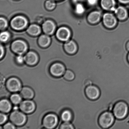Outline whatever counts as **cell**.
Segmentation results:
<instances>
[{
	"mask_svg": "<svg viewBox=\"0 0 129 129\" xmlns=\"http://www.w3.org/2000/svg\"><path fill=\"white\" fill-rule=\"evenodd\" d=\"M73 115L72 112L69 110H66L62 112L61 118L64 122H69L73 118Z\"/></svg>",
	"mask_w": 129,
	"mask_h": 129,
	"instance_id": "603a6c76",
	"label": "cell"
},
{
	"mask_svg": "<svg viewBox=\"0 0 129 129\" xmlns=\"http://www.w3.org/2000/svg\"><path fill=\"white\" fill-rule=\"evenodd\" d=\"M27 31L29 34L33 36H36L40 35L41 32V28L38 25L32 24L30 25Z\"/></svg>",
	"mask_w": 129,
	"mask_h": 129,
	"instance_id": "44dd1931",
	"label": "cell"
},
{
	"mask_svg": "<svg viewBox=\"0 0 129 129\" xmlns=\"http://www.w3.org/2000/svg\"><path fill=\"white\" fill-rule=\"evenodd\" d=\"M120 2L124 4L129 3V0H118Z\"/></svg>",
	"mask_w": 129,
	"mask_h": 129,
	"instance_id": "8d00e7d4",
	"label": "cell"
},
{
	"mask_svg": "<svg viewBox=\"0 0 129 129\" xmlns=\"http://www.w3.org/2000/svg\"><path fill=\"white\" fill-rule=\"evenodd\" d=\"M10 37V35L9 33L7 31H4L1 33L0 39L1 41L5 42L8 40Z\"/></svg>",
	"mask_w": 129,
	"mask_h": 129,
	"instance_id": "484cf974",
	"label": "cell"
},
{
	"mask_svg": "<svg viewBox=\"0 0 129 129\" xmlns=\"http://www.w3.org/2000/svg\"><path fill=\"white\" fill-rule=\"evenodd\" d=\"M73 1L74 2L76 3L78 2V1H80V0H73Z\"/></svg>",
	"mask_w": 129,
	"mask_h": 129,
	"instance_id": "f35d334b",
	"label": "cell"
},
{
	"mask_svg": "<svg viewBox=\"0 0 129 129\" xmlns=\"http://www.w3.org/2000/svg\"><path fill=\"white\" fill-rule=\"evenodd\" d=\"M24 61L28 65L34 66L38 61L39 58L37 54L33 51L28 52L24 56Z\"/></svg>",
	"mask_w": 129,
	"mask_h": 129,
	"instance_id": "7c38bea8",
	"label": "cell"
},
{
	"mask_svg": "<svg viewBox=\"0 0 129 129\" xmlns=\"http://www.w3.org/2000/svg\"><path fill=\"white\" fill-rule=\"evenodd\" d=\"M64 47L66 51L70 54H74L77 50L76 45L73 41L67 42L64 44Z\"/></svg>",
	"mask_w": 129,
	"mask_h": 129,
	"instance_id": "e0dca14e",
	"label": "cell"
},
{
	"mask_svg": "<svg viewBox=\"0 0 129 129\" xmlns=\"http://www.w3.org/2000/svg\"><path fill=\"white\" fill-rule=\"evenodd\" d=\"M127 60H128V61L129 63V54H128V56H127Z\"/></svg>",
	"mask_w": 129,
	"mask_h": 129,
	"instance_id": "ab89813d",
	"label": "cell"
},
{
	"mask_svg": "<svg viewBox=\"0 0 129 129\" xmlns=\"http://www.w3.org/2000/svg\"><path fill=\"white\" fill-rule=\"evenodd\" d=\"M16 62L19 64H22L24 61V57L22 56V55H19L16 58Z\"/></svg>",
	"mask_w": 129,
	"mask_h": 129,
	"instance_id": "1f68e13d",
	"label": "cell"
},
{
	"mask_svg": "<svg viewBox=\"0 0 129 129\" xmlns=\"http://www.w3.org/2000/svg\"><path fill=\"white\" fill-rule=\"evenodd\" d=\"M50 73L55 77H59L64 74L65 72V68L63 64L60 63H55L50 67Z\"/></svg>",
	"mask_w": 129,
	"mask_h": 129,
	"instance_id": "30bf717a",
	"label": "cell"
},
{
	"mask_svg": "<svg viewBox=\"0 0 129 129\" xmlns=\"http://www.w3.org/2000/svg\"><path fill=\"white\" fill-rule=\"evenodd\" d=\"M115 116L110 111H105L100 115L98 123L101 128L107 129L112 127L114 123Z\"/></svg>",
	"mask_w": 129,
	"mask_h": 129,
	"instance_id": "7a4b0ae2",
	"label": "cell"
},
{
	"mask_svg": "<svg viewBox=\"0 0 129 129\" xmlns=\"http://www.w3.org/2000/svg\"><path fill=\"white\" fill-rule=\"evenodd\" d=\"M101 4L104 9L114 11L115 2L114 0H102Z\"/></svg>",
	"mask_w": 129,
	"mask_h": 129,
	"instance_id": "2e32d148",
	"label": "cell"
},
{
	"mask_svg": "<svg viewBox=\"0 0 129 129\" xmlns=\"http://www.w3.org/2000/svg\"><path fill=\"white\" fill-rule=\"evenodd\" d=\"M115 13L120 20H124L127 16V12L126 9L121 6L115 9L114 10Z\"/></svg>",
	"mask_w": 129,
	"mask_h": 129,
	"instance_id": "ffe728a7",
	"label": "cell"
},
{
	"mask_svg": "<svg viewBox=\"0 0 129 129\" xmlns=\"http://www.w3.org/2000/svg\"><path fill=\"white\" fill-rule=\"evenodd\" d=\"M50 39L48 35H42L39 37L38 43L40 46L45 47L48 46L50 42Z\"/></svg>",
	"mask_w": 129,
	"mask_h": 129,
	"instance_id": "7402d4cb",
	"label": "cell"
},
{
	"mask_svg": "<svg viewBox=\"0 0 129 129\" xmlns=\"http://www.w3.org/2000/svg\"><path fill=\"white\" fill-rule=\"evenodd\" d=\"M27 19L21 16H15L11 20V27L16 30L23 29L27 26Z\"/></svg>",
	"mask_w": 129,
	"mask_h": 129,
	"instance_id": "5b68a950",
	"label": "cell"
},
{
	"mask_svg": "<svg viewBox=\"0 0 129 129\" xmlns=\"http://www.w3.org/2000/svg\"><path fill=\"white\" fill-rule=\"evenodd\" d=\"M45 6L48 10L54 9L56 6V4L53 0H47L45 2Z\"/></svg>",
	"mask_w": 129,
	"mask_h": 129,
	"instance_id": "4316f807",
	"label": "cell"
},
{
	"mask_svg": "<svg viewBox=\"0 0 129 129\" xmlns=\"http://www.w3.org/2000/svg\"><path fill=\"white\" fill-rule=\"evenodd\" d=\"M129 112V106L125 101H118L114 106L113 114L117 119L122 120L124 119L128 115Z\"/></svg>",
	"mask_w": 129,
	"mask_h": 129,
	"instance_id": "6da1fadb",
	"label": "cell"
},
{
	"mask_svg": "<svg viewBox=\"0 0 129 129\" xmlns=\"http://www.w3.org/2000/svg\"><path fill=\"white\" fill-rule=\"evenodd\" d=\"M19 108L23 113L29 114L35 111L36 106L33 101L27 100L23 101L20 103Z\"/></svg>",
	"mask_w": 129,
	"mask_h": 129,
	"instance_id": "9c48e42d",
	"label": "cell"
},
{
	"mask_svg": "<svg viewBox=\"0 0 129 129\" xmlns=\"http://www.w3.org/2000/svg\"><path fill=\"white\" fill-rule=\"evenodd\" d=\"M58 119L56 115L53 114H49L46 115L43 120V124L44 127L48 129H52L57 125Z\"/></svg>",
	"mask_w": 129,
	"mask_h": 129,
	"instance_id": "52a82bcc",
	"label": "cell"
},
{
	"mask_svg": "<svg viewBox=\"0 0 129 129\" xmlns=\"http://www.w3.org/2000/svg\"><path fill=\"white\" fill-rule=\"evenodd\" d=\"M101 15V13L99 11H93L88 15V21L91 23H96L99 21Z\"/></svg>",
	"mask_w": 129,
	"mask_h": 129,
	"instance_id": "d6986e66",
	"label": "cell"
},
{
	"mask_svg": "<svg viewBox=\"0 0 129 129\" xmlns=\"http://www.w3.org/2000/svg\"><path fill=\"white\" fill-rule=\"evenodd\" d=\"M20 95L22 98L26 100H30L34 97V92L31 88L24 87L21 90Z\"/></svg>",
	"mask_w": 129,
	"mask_h": 129,
	"instance_id": "9a60e30c",
	"label": "cell"
},
{
	"mask_svg": "<svg viewBox=\"0 0 129 129\" xmlns=\"http://www.w3.org/2000/svg\"><path fill=\"white\" fill-rule=\"evenodd\" d=\"M7 116L3 113H1L0 114V124L1 125L3 124L7 121Z\"/></svg>",
	"mask_w": 129,
	"mask_h": 129,
	"instance_id": "4dcf8cb0",
	"label": "cell"
},
{
	"mask_svg": "<svg viewBox=\"0 0 129 129\" xmlns=\"http://www.w3.org/2000/svg\"><path fill=\"white\" fill-rule=\"evenodd\" d=\"M8 22L7 20L4 18L1 17L0 19V29L1 30L5 29L7 27Z\"/></svg>",
	"mask_w": 129,
	"mask_h": 129,
	"instance_id": "83f0119b",
	"label": "cell"
},
{
	"mask_svg": "<svg viewBox=\"0 0 129 129\" xmlns=\"http://www.w3.org/2000/svg\"><path fill=\"white\" fill-rule=\"evenodd\" d=\"M60 128L61 129H74V126L69 122H64L61 125Z\"/></svg>",
	"mask_w": 129,
	"mask_h": 129,
	"instance_id": "f1b7e54d",
	"label": "cell"
},
{
	"mask_svg": "<svg viewBox=\"0 0 129 129\" xmlns=\"http://www.w3.org/2000/svg\"><path fill=\"white\" fill-rule=\"evenodd\" d=\"M85 93L87 98L92 101L97 100L101 95L100 89L94 85H91L86 87Z\"/></svg>",
	"mask_w": 129,
	"mask_h": 129,
	"instance_id": "3957f363",
	"label": "cell"
},
{
	"mask_svg": "<svg viewBox=\"0 0 129 129\" xmlns=\"http://www.w3.org/2000/svg\"><path fill=\"white\" fill-rule=\"evenodd\" d=\"M11 48L13 51L19 55H22L26 52L27 49V44L21 40H16L11 44Z\"/></svg>",
	"mask_w": 129,
	"mask_h": 129,
	"instance_id": "8992f818",
	"label": "cell"
},
{
	"mask_svg": "<svg viewBox=\"0 0 129 129\" xmlns=\"http://www.w3.org/2000/svg\"><path fill=\"white\" fill-rule=\"evenodd\" d=\"M55 25L54 22L50 20H47L43 24V31L45 34L48 35H52L55 31Z\"/></svg>",
	"mask_w": 129,
	"mask_h": 129,
	"instance_id": "5bb4252c",
	"label": "cell"
},
{
	"mask_svg": "<svg viewBox=\"0 0 129 129\" xmlns=\"http://www.w3.org/2000/svg\"><path fill=\"white\" fill-rule=\"evenodd\" d=\"M22 97L19 94L15 93L12 95L10 97V100L12 103L15 105H18L21 103Z\"/></svg>",
	"mask_w": 129,
	"mask_h": 129,
	"instance_id": "cb8c5ba5",
	"label": "cell"
},
{
	"mask_svg": "<svg viewBox=\"0 0 129 129\" xmlns=\"http://www.w3.org/2000/svg\"><path fill=\"white\" fill-rule=\"evenodd\" d=\"M10 119L13 124L17 126L23 125L26 120L25 115L22 112L17 110L11 113Z\"/></svg>",
	"mask_w": 129,
	"mask_h": 129,
	"instance_id": "277c9868",
	"label": "cell"
},
{
	"mask_svg": "<svg viewBox=\"0 0 129 129\" xmlns=\"http://www.w3.org/2000/svg\"><path fill=\"white\" fill-rule=\"evenodd\" d=\"M11 105L9 101L6 99L1 100L0 102V110L3 113H7L11 110Z\"/></svg>",
	"mask_w": 129,
	"mask_h": 129,
	"instance_id": "ac0fdd59",
	"label": "cell"
},
{
	"mask_svg": "<svg viewBox=\"0 0 129 129\" xmlns=\"http://www.w3.org/2000/svg\"><path fill=\"white\" fill-rule=\"evenodd\" d=\"M97 0H88V4L90 5H93L96 3Z\"/></svg>",
	"mask_w": 129,
	"mask_h": 129,
	"instance_id": "d590c367",
	"label": "cell"
},
{
	"mask_svg": "<svg viewBox=\"0 0 129 129\" xmlns=\"http://www.w3.org/2000/svg\"><path fill=\"white\" fill-rule=\"evenodd\" d=\"M126 48L127 50H128V51H129V41H128V42H127V44H126Z\"/></svg>",
	"mask_w": 129,
	"mask_h": 129,
	"instance_id": "74e56055",
	"label": "cell"
},
{
	"mask_svg": "<svg viewBox=\"0 0 129 129\" xmlns=\"http://www.w3.org/2000/svg\"><path fill=\"white\" fill-rule=\"evenodd\" d=\"M1 59L2 58L4 54V50L3 46L2 45H1Z\"/></svg>",
	"mask_w": 129,
	"mask_h": 129,
	"instance_id": "e575fe53",
	"label": "cell"
},
{
	"mask_svg": "<svg viewBox=\"0 0 129 129\" xmlns=\"http://www.w3.org/2000/svg\"><path fill=\"white\" fill-rule=\"evenodd\" d=\"M53 1H59V0H53Z\"/></svg>",
	"mask_w": 129,
	"mask_h": 129,
	"instance_id": "60d3db41",
	"label": "cell"
},
{
	"mask_svg": "<svg viewBox=\"0 0 129 129\" xmlns=\"http://www.w3.org/2000/svg\"><path fill=\"white\" fill-rule=\"evenodd\" d=\"M71 36L70 30L68 28L62 27L57 31L56 36L60 41H65L69 40Z\"/></svg>",
	"mask_w": 129,
	"mask_h": 129,
	"instance_id": "8fae6325",
	"label": "cell"
},
{
	"mask_svg": "<svg viewBox=\"0 0 129 129\" xmlns=\"http://www.w3.org/2000/svg\"><path fill=\"white\" fill-rule=\"evenodd\" d=\"M76 12L79 14H83L84 11V9L83 6L81 4H78L76 6L75 8Z\"/></svg>",
	"mask_w": 129,
	"mask_h": 129,
	"instance_id": "f546056e",
	"label": "cell"
},
{
	"mask_svg": "<svg viewBox=\"0 0 129 129\" xmlns=\"http://www.w3.org/2000/svg\"><path fill=\"white\" fill-rule=\"evenodd\" d=\"M75 76L74 73L72 71L67 70L64 73V79L66 80L71 81L73 80Z\"/></svg>",
	"mask_w": 129,
	"mask_h": 129,
	"instance_id": "d4e9b609",
	"label": "cell"
},
{
	"mask_svg": "<svg viewBox=\"0 0 129 129\" xmlns=\"http://www.w3.org/2000/svg\"><path fill=\"white\" fill-rule=\"evenodd\" d=\"M4 128L5 129H14L15 128V127L13 124L8 122L4 125Z\"/></svg>",
	"mask_w": 129,
	"mask_h": 129,
	"instance_id": "d6a6232c",
	"label": "cell"
},
{
	"mask_svg": "<svg viewBox=\"0 0 129 129\" xmlns=\"http://www.w3.org/2000/svg\"><path fill=\"white\" fill-rule=\"evenodd\" d=\"M6 86L10 91L16 92L21 90V82L17 78H11L6 82Z\"/></svg>",
	"mask_w": 129,
	"mask_h": 129,
	"instance_id": "ba28073f",
	"label": "cell"
},
{
	"mask_svg": "<svg viewBox=\"0 0 129 129\" xmlns=\"http://www.w3.org/2000/svg\"><path fill=\"white\" fill-rule=\"evenodd\" d=\"M93 83V81L89 78H87L84 80V85L85 87H87L90 85H91Z\"/></svg>",
	"mask_w": 129,
	"mask_h": 129,
	"instance_id": "836d02e7",
	"label": "cell"
},
{
	"mask_svg": "<svg viewBox=\"0 0 129 129\" xmlns=\"http://www.w3.org/2000/svg\"><path fill=\"white\" fill-rule=\"evenodd\" d=\"M103 21L105 26L109 28L114 27L117 23L115 17L110 13L105 14L103 16Z\"/></svg>",
	"mask_w": 129,
	"mask_h": 129,
	"instance_id": "4fadbf2b",
	"label": "cell"
}]
</instances>
